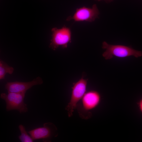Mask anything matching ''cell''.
<instances>
[{
	"label": "cell",
	"mask_w": 142,
	"mask_h": 142,
	"mask_svg": "<svg viewBox=\"0 0 142 142\" xmlns=\"http://www.w3.org/2000/svg\"><path fill=\"white\" fill-rule=\"evenodd\" d=\"M87 79L82 78L74 84L72 87L70 98L65 109L69 117H71L77 105L86 92Z\"/></svg>",
	"instance_id": "cell-3"
},
{
	"label": "cell",
	"mask_w": 142,
	"mask_h": 142,
	"mask_svg": "<svg viewBox=\"0 0 142 142\" xmlns=\"http://www.w3.org/2000/svg\"><path fill=\"white\" fill-rule=\"evenodd\" d=\"M139 106L140 110L142 113V99L140 100L139 103Z\"/></svg>",
	"instance_id": "cell-11"
},
{
	"label": "cell",
	"mask_w": 142,
	"mask_h": 142,
	"mask_svg": "<svg viewBox=\"0 0 142 142\" xmlns=\"http://www.w3.org/2000/svg\"><path fill=\"white\" fill-rule=\"evenodd\" d=\"M102 48L105 49L102 55L106 60L111 59L114 56L123 58L133 56L138 58L142 56V51L135 50L130 47L111 45L105 42L103 43Z\"/></svg>",
	"instance_id": "cell-2"
},
{
	"label": "cell",
	"mask_w": 142,
	"mask_h": 142,
	"mask_svg": "<svg viewBox=\"0 0 142 142\" xmlns=\"http://www.w3.org/2000/svg\"><path fill=\"white\" fill-rule=\"evenodd\" d=\"M19 128L21 134L18 136V138L22 142H33L34 140L31 136L27 133L25 127L22 124L19 126Z\"/></svg>",
	"instance_id": "cell-10"
},
{
	"label": "cell",
	"mask_w": 142,
	"mask_h": 142,
	"mask_svg": "<svg viewBox=\"0 0 142 142\" xmlns=\"http://www.w3.org/2000/svg\"><path fill=\"white\" fill-rule=\"evenodd\" d=\"M52 38L49 47L53 50L59 46L67 48L71 40V32L70 29L65 26L58 29L54 27L52 29Z\"/></svg>",
	"instance_id": "cell-5"
},
{
	"label": "cell",
	"mask_w": 142,
	"mask_h": 142,
	"mask_svg": "<svg viewBox=\"0 0 142 142\" xmlns=\"http://www.w3.org/2000/svg\"><path fill=\"white\" fill-rule=\"evenodd\" d=\"M100 99V94L97 91L91 90L86 92L76 107L79 117L85 120L90 118L92 114L89 111L98 105Z\"/></svg>",
	"instance_id": "cell-1"
},
{
	"label": "cell",
	"mask_w": 142,
	"mask_h": 142,
	"mask_svg": "<svg viewBox=\"0 0 142 142\" xmlns=\"http://www.w3.org/2000/svg\"><path fill=\"white\" fill-rule=\"evenodd\" d=\"M34 140L42 139L43 142H50L58 135L57 128L51 122L46 123L43 127L37 128L28 132Z\"/></svg>",
	"instance_id": "cell-6"
},
{
	"label": "cell",
	"mask_w": 142,
	"mask_h": 142,
	"mask_svg": "<svg viewBox=\"0 0 142 142\" xmlns=\"http://www.w3.org/2000/svg\"><path fill=\"white\" fill-rule=\"evenodd\" d=\"M14 69L13 67L9 66L6 63L2 60L0 61V79L4 78L6 74L7 73L12 74L13 72Z\"/></svg>",
	"instance_id": "cell-9"
},
{
	"label": "cell",
	"mask_w": 142,
	"mask_h": 142,
	"mask_svg": "<svg viewBox=\"0 0 142 142\" xmlns=\"http://www.w3.org/2000/svg\"><path fill=\"white\" fill-rule=\"evenodd\" d=\"M43 83L42 78L38 77L33 80L27 82L15 81L7 82L5 85V89L8 92L25 93L32 86L40 85Z\"/></svg>",
	"instance_id": "cell-8"
},
{
	"label": "cell",
	"mask_w": 142,
	"mask_h": 142,
	"mask_svg": "<svg viewBox=\"0 0 142 142\" xmlns=\"http://www.w3.org/2000/svg\"><path fill=\"white\" fill-rule=\"evenodd\" d=\"M97 1H104L106 3H110L112 1H113V0H95Z\"/></svg>",
	"instance_id": "cell-12"
},
{
	"label": "cell",
	"mask_w": 142,
	"mask_h": 142,
	"mask_svg": "<svg viewBox=\"0 0 142 142\" xmlns=\"http://www.w3.org/2000/svg\"><path fill=\"white\" fill-rule=\"evenodd\" d=\"M99 12L97 5L94 4L91 8L83 7L77 9L72 16L68 17L66 21L73 20L75 22L85 21L91 22L98 18Z\"/></svg>",
	"instance_id": "cell-7"
},
{
	"label": "cell",
	"mask_w": 142,
	"mask_h": 142,
	"mask_svg": "<svg viewBox=\"0 0 142 142\" xmlns=\"http://www.w3.org/2000/svg\"><path fill=\"white\" fill-rule=\"evenodd\" d=\"M25 94L8 92L1 93L0 98L6 102V110H16L21 113L27 112V105L24 102Z\"/></svg>",
	"instance_id": "cell-4"
}]
</instances>
